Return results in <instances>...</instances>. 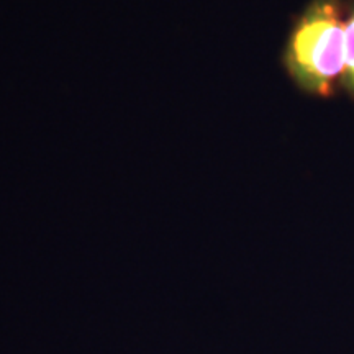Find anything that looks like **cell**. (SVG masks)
<instances>
[{
    "label": "cell",
    "mask_w": 354,
    "mask_h": 354,
    "mask_svg": "<svg viewBox=\"0 0 354 354\" xmlns=\"http://www.w3.org/2000/svg\"><path fill=\"white\" fill-rule=\"evenodd\" d=\"M282 66L305 94H330L344 68V17L338 0L308 3L287 37Z\"/></svg>",
    "instance_id": "obj_1"
},
{
    "label": "cell",
    "mask_w": 354,
    "mask_h": 354,
    "mask_svg": "<svg viewBox=\"0 0 354 354\" xmlns=\"http://www.w3.org/2000/svg\"><path fill=\"white\" fill-rule=\"evenodd\" d=\"M342 84L348 94L354 97V2L344 17V68Z\"/></svg>",
    "instance_id": "obj_2"
}]
</instances>
